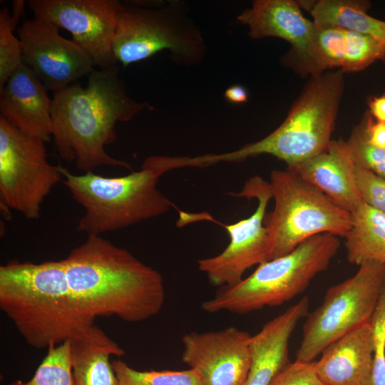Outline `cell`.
<instances>
[{
  "instance_id": "6da1fadb",
  "label": "cell",
  "mask_w": 385,
  "mask_h": 385,
  "mask_svg": "<svg viewBox=\"0 0 385 385\" xmlns=\"http://www.w3.org/2000/svg\"><path fill=\"white\" fill-rule=\"evenodd\" d=\"M63 262L75 299L93 319L115 315L140 322L163 307L165 290L159 272L101 235H88Z\"/></svg>"
},
{
  "instance_id": "7a4b0ae2",
  "label": "cell",
  "mask_w": 385,
  "mask_h": 385,
  "mask_svg": "<svg viewBox=\"0 0 385 385\" xmlns=\"http://www.w3.org/2000/svg\"><path fill=\"white\" fill-rule=\"evenodd\" d=\"M118 73L117 66L94 69L87 76L86 87L74 83L53 93L54 143L60 157L75 161L83 173L103 165L130 169L129 163L108 155L105 146L115 141L118 122L130 120L145 108H152L128 95Z\"/></svg>"
},
{
  "instance_id": "3957f363",
  "label": "cell",
  "mask_w": 385,
  "mask_h": 385,
  "mask_svg": "<svg viewBox=\"0 0 385 385\" xmlns=\"http://www.w3.org/2000/svg\"><path fill=\"white\" fill-rule=\"evenodd\" d=\"M0 309L24 341L38 349L81 335L95 320L75 299L63 260H13L1 265Z\"/></svg>"
},
{
  "instance_id": "277c9868",
  "label": "cell",
  "mask_w": 385,
  "mask_h": 385,
  "mask_svg": "<svg viewBox=\"0 0 385 385\" xmlns=\"http://www.w3.org/2000/svg\"><path fill=\"white\" fill-rule=\"evenodd\" d=\"M183 157L153 155L141 168L119 177L93 171L76 175L58 165L63 184L84 209L78 229L88 235L120 230L167 212L173 204L158 189L160 178L183 168Z\"/></svg>"
},
{
  "instance_id": "5b68a950",
  "label": "cell",
  "mask_w": 385,
  "mask_h": 385,
  "mask_svg": "<svg viewBox=\"0 0 385 385\" xmlns=\"http://www.w3.org/2000/svg\"><path fill=\"white\" fill-rule=\"evenodd\" d=\"M343 73L329 71L311 76L284 120L273 132L237 150L202 155V166L267 154L292 168L324 152L332 140L344 88Z\"/></svg>"
},
{
  "instance_id": "8992f818",
  "label": "cell",
  "mask_w": 385,
  "mask_h": 385,
  "mask_svg": "<svg viewBox=\"0 0 385 385\" xmlns=\"http://www.w3.org/2000/svg\"><path fill=\"white\" fill-rule=\"evenodd\" d=\"M340 247L339 237L324 233L302 242L290 252L257 266L237 284L222 287L201 308L207 313L247 314L281 305L299 294L325 271Z\"/></svg>"
},
{
  "instance_id": "52a82bcc",
  "label": "cell",
  "mask_w": 385,
  "mask_h": 385,
  "mask_svg": "<svg viewBox=\"0 0 385 385\" xmlns=\"http://www.w3.org/2000/svg\"><path fill=\"white\" fill-rule=\"evenodd\" d=\"M168 50L174 61L192 64L205 51L197 27L180 2L128 1L122 3L113 39V52L123 66Z\"/></svg>"
},
{
  "instance_id": "ba28073f",
  "label": "cell",
  "mask_w": 385,
  "mask_h": 385,
  "mask_svg": "<svg viewBox=\"0 0 385 385\" xmlns=\"http://www.w3.org/2000/svg\"><path fill=\"white\" fill-rule=\"evenodd\" d=\"M270 183L274 207L264 221L270 240V260L314 236L328 233L344 237L351 229V214L293 171L272 170Z\"/></svg>"
},
{
  "instance_id": "9c48e42d",
  "label": "cell",
  "mask_w": 385,
  "mask_h": 385,
  "mask_svg": "<svg viewBox=\"0 0 385 385\" xmlns=\"http://www.w3.org/2000/svg\"><path fill=\"white\" fill-rule=\"evenodd\" d=\"M359 267L352 277L329 287L321 304L308 313L295 361H314L330 343L370 322L385 282V263Z\"/></svg>"
},
{
  "instance_id": "30bf717a",
  "label": "cell",
  "mask_w": 385,
  "mask_h": 385,
  "mask_svg": "<svg viewBox=\"0 0 385 385\" xmlns=\"http://www.w3.org/2000/svg\"><path fill=\"white\" fill-rule=\"evenodd\" d=\"M61 180L58 165L47 160L45 142L29 136L0 115L1 205L39 218L41 205Z\"/></svg>"
},
{
  "instance_id": "8fae6325",
  "label": "cell",
  "mask_w": 385,
  "mask_h": 385,
  "mask_svg": "<svg viewBox=\"0 0 385 385\" xmlns=\"http://www.w3.org/2000/svg\"><path fill=\"white\" fill-rule=\"evenodd\" d=\"M230 195L237 197L256 198L257 206L247 218L225 225L230 242L219 255L197 261L198 269L205 274L211 284L225 287L235 285L243 278L244 273L253 266L270 260V240L265 225L266 210L272 198L270 182L259 175L250 178L242 190Z\"/></svg>"
},
{
  "instance_id": "7c38bea8",
  "label": "cell",
  "mask_w": 385,
  "mask_h": 385,
  "mask_svg": "<svg viewBox=\"0 0 385 385\" xmlns=\"http://www.w3.org/2000/svg\"><path fill=\"white\" fill-rule=\"evenodd\" d=\"M34 18L44 19L72 35L101 68L117 66L113 52L118 0H29Z\"/></svg>"
},
{
  "instance_id": "4fadbf2b",
  "label": "cell",
  "mask_w": 385,
  "mask_h": 385,
  "mask_svg": "<svg viewBox=\"0 0 385 385\" xmlns=\"http://www.w3.org/2000/svg\"><path fill=\"white\" fill-rule=\"evenodd\" d=\"M58 29L34 18L24 21L18 30L24 63L53 93L88 76L95 66L89 54L74 41L62 37Z\"/></svg>"
},
{
  "instance_id": "5bb4252c",
  "label": "cell",
  "mask_w": 385,
  "mask_h": 385,
  "mask_svg": "<svg viewBox=\"0 0 385 385\" xmlns=\"http://www.w3.org/2000/svg\"><path fill=\"white\" fill-rule=\"evenodd\" d=\"M251 335L234 327L182 337L181 359L203 385H245L251 363Z\"/></svg>"
},
{
  "instance_id": "9a60e30c",
  "label": "cell",
  "mask_w": 385,
  "mask_h": 385,
  "mask_svg": "<svg viewBox=\"0 0 385 385\" xmlns=\"http://www.w3.org/2000/svg\"><path fill=\"white\" fill-rule=\"evenodd\" d=\"M52 99L46 88L24 63L0 89V113L21 132L45 143L52 136Z\"/></svg>"
},
{
  "instance_id": "2e32d148",
  "label": "cell",
  "mask_w": 385,
  "mask_h": 385,
  "mask_svg": "<svg viewBox=\"0 0 385 385\" xmlns=\"http://www.w3.org/2000/svg\"><path fill=\"white\" fill-rule=\"evenodd\" d=\"M287 169L345 211L351 213L363 202L357 184L356 162L347 140H332L324 152Z\"/></svg>"
},
{
  "instance_id": "e0dca14e",
  "label": "cell",
  "mask_w": 385,
  "mask_h": 385,
  "mask_svg": "<svg viewBox=\"0 0 385 385\" xmlns=\"http://www.w3.org/2000/svg\"><path fill=\"white\" fill-rule=\"evenodd\" d=\"M309 307V297L304 296L251 336V363L245 385H269L292 363L289 339L299 322L307 316Z\"/></svg>"
},
{
  "instance_id": "ac0fdd59",
  "label": "cell",
  "mask_w": 385,
  "mask_h": 385,
  "mask_svg": "<svg viewBox=\"0 0 385 385\" xmlns=\"http://www.w3.org/2000/svg\"><path fill=\"white\" fill-rule=\"evenodd\" d=\"M370 322L327 345L314 369L324 385H369L373 362Z\"/></svg>"
},
{
  "instance_id": "d6986e66",
  "label": "cell",
  "mask_w": 385,
  "mask_h": 385,
  "mask_svg": "<svg viewBox=\"0 0 385 385\" xmlns=\"http://www.w3.org/2000/svg\"><path fill=\"white\" fill-rule=\"evenodd\" d=\"M237 20L247 27L252 38L276 37L287 41L297 61L307 52L314 25L303 15L299 2L293 0H256Z\"/></svg>"
},
{
  "instance_id": "ffe728a7",
  "label": "cell",
  "mask_w": 385,
  "mask_h": 385,
  "mask_svg": "<svg viewBox=\"0 0 385 385\" xmlns=\"http://www.w3.org/2000/svg\"><path fill=\"white\" fill-rule=\"evenodd\" d=\"M124 354V350L114 340L93 324L70 340L74 385H118L110 357Z\"/></svg>"
},
{
  "instance_id": "44dd1931",
  "label": "cell",
  "mask_w": 385,
  "mask_h": 385,
  "mask_svg": "<svg viewBox=\"0 0 385 385\" xmlns=\"http://www.w3.org/2000/svg\"><path fill=\"white\" fill-rule=\"evenodd\" d=\"M319 25L340 28L371 36L385 43V21L367 14L369 1L319 0L298 1Z\"/></svg>"
},
{
  "instance_id": "7402d4cb",
  "label": "cell",
  "mask_w": 385,
  "mask_h": 385,
  "mask_svg": "<svg viewBox=\"0 0 385 385\" xmlns=\"http://www.w3.org/2000/svg\"><path fill=\"white\" fill-rule=\"evenodd\" d=\"M351 214L352 225L344 237L348 262L385 263V214L364 202Z\"/></svg>"
},
{
  "instance_id": "603a6c76",
  "label": "cell",
  "mask_w": 385,
  "mask_h": 385,
  "mask_svg": "<svg viewBox=\"0 0 385 385\" xmlns=\"http://www.w3.org/2000/svg\"><path fill=\"white\" fill-rule=\"evenodd\" d=\"M314 23L304 56L298 62L302 73L311 76L329 70H341L345 51V30Z\"/></svg>"
},
{
  "instance_id": "cb8c5ba5",
  "label": "cell",
  "mask_w": 385,
  "mask_h": 385,
  "mask_svg": "<svg viewBox=\"0 0 385 385\" xmlns=\"http://www.w3.org/2000/svg\"><path fill=\"white\" fill-rule=\"evenodd\" d=\"M8 385H74L70 356V340L47 349V354L28 381Z\"/></svg>"
},
{
  "instance_id": "d4e9b609",
  "label": "cell",
  "mask_w": 385,
  "mask_h": 385,
  "mask_svg": "<svg viewBox=\"0 0 385 385\" xmlns=\"http://www.w3.org/2000/svg\"><path fill=\"white\" fill-rule=\"evenodd\" d=\"M118 385H203L192 369L138 371L117 359L111 362Z\"/></svg>"
},
{
  "instance_id": "484cf974",
  "label": "cell",
  "mask_w": 385,
  "mask_h": 385,
  "mask_svg": "<svg viewBox=\"0 0 385 385\" xmlns=\"http://www.w3.org/2000/svg\"><path fill=\"white\" fill-rule=\"evenodd\" d=\"M345 51L341 71H361L385 59V43L371 36L345 30Z\"/></svg>"
},
{
  "instance_id": "4316f807",
  "label": "cell",
  "mask_w": 385,
  "mask_h": 385,
  "mask_svg": "<svg viewBox=\"0 0 385 385\" xmlns=\"http://www.w3.org/2000/svg\"><path fill=\"white\" fill-rule=\"evenodd\" d=\"M9 9L0 11V89L23 63V48L19 38L14 34L16 26Z\"/></svg>"
},
{
  "instance_id": "83f0119b",
  "label": "cell",
  "mask_w": 385,
  "mask_h": 385,
  "mask_svg": "<svg viewBox=\"0 0 385 385\" xmlns=\"http://www.w3.org/2000/svg\"><path fill=\"white\" fill-rule=\"evenodd\" d=\"M373 362L369 385H385V282L370 320Z\"/></svg>"
},
{
  "instance_id": "f1b7e54d",
  "label": "cell",
  "mask_w": 385,
  "mask_h": 385,
  "mask_svg": "<svg viewBox=\"0 0 385 385\" xmlns=\"http://www.w3.org/2000/svg\"><path fill=\"white\" fill-rule=\"evenodd\" d=\"M347 140L356 164L385 179V150L375 147L368 142L363 119L354 128Z\"/></svg>"
},
{
  "instance_id": "f546056e",
  "label": "cell",
  "mask_w": 385,
  "mask_h": 385,
  "mask_svg": "<svg viewBox=\"0 0 385 385\" xmlns=\"http://www.w3.org/2000/svg\"><path fill=\"white\" fill-rule=\"evenodd\" d=\"M356 175L363 202L385 214V179L357 164Z\"/></svg>"
},
{
  "instance_id": "4dcf8cb0",
  "label": "cell",
  "mask_w": 385,
  "mask_h": 385,
  "mask_svg": "<svg viewBox=\"0 0 385 385\" xmlns=\"http://www.w3.org/2000/svg\"><path fill=\"white\" fill-rule=\"evenodd\" d=\"M269 385H324L314 369V361H294L277 374Z\"/></svg>"
},
{
  "instance_id": "1f68e13d",
  "label": "cell",
  "mask_w": 385,
  "mask_h": 385,
  "mask_svg": "<svg viewBox=\"0 0 385 385\" xmlns=\"http://www.w3.org/2000/svg\"><path fill=\"white\" fill-rule=\"evenodd\" d=\"M362 119L368 142L385 150V123L375 120L368 111Z\"/></svg>"
},
{
  "instance_id": "d6a6232c",
  "label": "cell",
  "mask_w": 385,
  "mask_h": 385,
  "mask_svg": "<svg viewBox=\"0 0 385 385\" xmlns=\"http://www.w3.org/2000/svg\"><path fill=\"white\" fill-rule=\"evenodd\" d=\"M368 112L372 118L379 122L385 123V93L369 98Z\"/></svg>"
},
{
  "instance_id": "836d02e7",
  "label": "cell",
  "mask_w": 385,
  "mask_h": 385,
  "mask_svg": "<svg viewBox=\"0 0 385 385\" xmlns=\"http://www.w3.org/2000/svg\"><path fill=\"white\" fill-rule=\"evenodd\" d=\"M225 96L227 101L232 103H240L247 100L248 94L244 87L233 86L226 90Z\"/></svg>"
},
{
  "instance_id": "e575fe53",
  "label": "cell",
  "mask_w": 385,
  "mask_h": 385,
  "mask_svg": "<svg viewBox=\"0 0 385 385\" xmlns=\"http://www.w3.org/2000/svg\"><path fill=\"white\" fill-rule=\"evenodd\" d=\"M25 1L24 0H15L13 1V12L11 14L12 21L18 24L20 18L24 14Z\"/></svg>"
},
{
  "instance_id": "d590c367",
  "label": "cell",
  "mask_w": 385,
  "mask_h": 385,
  "mask_svg": "<svg viewBox=\"0 0 385 385\" xmlns=\"http://www.w3.org/2000/svg\"><path fill=\"white\" fill-rule=\"evenodd\" d=\"M384 64H385V59H384Z\"/></svg>"
}]
</instances>
